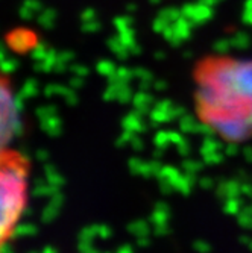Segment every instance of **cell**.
<instances>
[{
    "mask_svg": "<svg viewBox=\"0 0 252 253\" xmlns=\"http://www.w3.org/2000/svg\"><path fill=\"white\" fill-rule=\"evenodd\" d=\"M196 116L226 143L252 140V62L213 61L196 73Z\"/></svg>",
    "mask_w": 252,
    "mask_h": 253,
    "instance_id": "1",
    "label": "cell"
},
{
    "mask_svg": "<svg viewBox=\"0 0 252 253\" xmlns=\"http://www.w3.org/2000/svg\"><path fill=\"white\" fill-rule=\"evenodd\" d=\"M29 159L14 150L0 153V252L12 238L29 196Z\"/></svg>",
    "mask_w": 252,
    "mask_h": 253,
    "instance_id": "2",
    "label": "cell"
},
{
    "mask_svg": "<svg viewBox=\"0 0 252 253\" xmlns=\"http://www.w3.org/2000/svg\"><path fill=\"white\" fill-rule=\"evenodd\" d=\"M20 125V112L9 81L0 75V153L9 149Z\"/></svg>",
    "mask_w": 252,
    "mask_h": 253,
    "instance_id": "3",
    "label": "cell"
}]
</instances>
